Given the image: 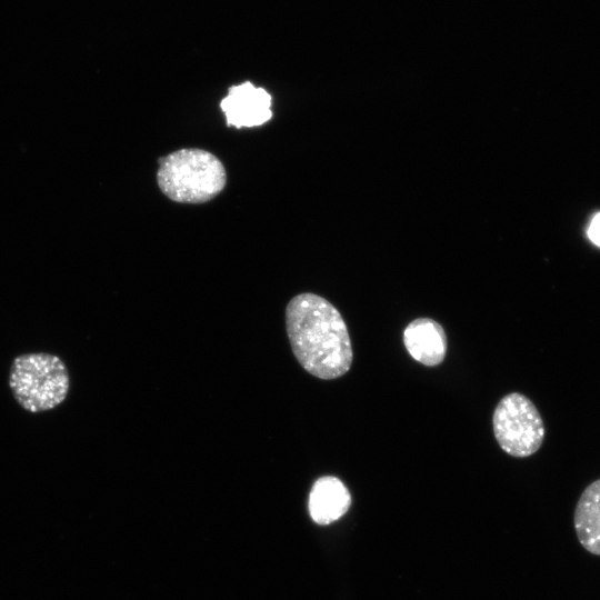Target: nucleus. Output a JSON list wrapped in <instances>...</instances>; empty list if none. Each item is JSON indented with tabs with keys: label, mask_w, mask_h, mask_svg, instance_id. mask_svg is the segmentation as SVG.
Returning <instances> with one entry per match:
<instances>
[{
	"label": "nucleus",
	"mask_w": 600,
	"mask_h": 600,
	"mask_svg": "<svg viewBox=\"0 0 600 600\" xmlns=\"http://www.w3.org/2000/svg\"><path fill=\"white\" fill-rule=\"evenodd\" d=\"M286 329L294 357L310 374L332 380L346 374L353 351L347 324L327 299L304 292L286 307Z\"/></svg>",
	"instance_id": "1"
},
{
	"label": "nucleus",
	"mask_w": 600,
	"mask_h": 600,
	"mask_svg": "<svg viewBox=\"0 0 600 600\" xmlns=\"http://www.w3.org/2000/svg\"><path fill=\"white\" fill-rule=\"evenodd\" d=\"M157 182L170 200L179 203H203L224 188L227 173L211 152L186 148L159 159Z\"/></svg>",
	"instance_id": "2"
},
{
	"label": "nucleus",
	"mask_w": 600,
	"mask_h": 600,
	"mask_svg": "<svg viewBox=\"0 0 600 600\" xmlns=\"http://www.w3.org/2000/svg\"><path fill=\"white\" fill-rule=\"evenodd\" d=\"M9 388L26 411L40 413L60 406L70 390L66 363L49 352H28L16 357L10 366Z\"/></svg>",
	"instance_id": "3"
},
{
	"label": "nucleus",
	"mask_w": 600,
	"mask_h": 600,
	"mask_svg": "<svg viewBox=\"0 0 600 600\" xmlns=\"http://www.w3.org/2000/svg\"><path fill=\"white\" fill-rule=\"evenodd\" d=\"M492 427L500 448L516 458L536 453L546 433L539 410L528 397L519 392L508 393L498 402Z\"/></svg>",
	"instance_id": "4"
},
{
	"label": "nucleus",
	"mask_w": 600,
	"mask_h": 600,
	"mask_svg": "<svg viewBox=\"0 0 600 600\" xmlns=\"http://www.w3.org/2000/svg\"><path fill=\"white\" fill-rule=\"evenodd\" d=\"M227 126L257 127L272 117L271 96L263 88H256L250 81L231 86L220 102Z\"/></svg>",
	"instance_id": "5"
},
{
	"label": "nucleus",
	"mask_w": 600,
	"mask_h": 600,
	"mask_svg": "<svg viewBox=\"0 0 600 600\" xmlns=\"http://www.w3.org/2000/svg\"><path fill=\"white\" fill-rule=\"evenodd\" d=\"M403 343L409 354L427 367L440 364L447 353V336L442 326L431 318H418L403 331Z\"/></svg>",
	"instance_id": "6"
},
{
	"label": "nucleus",
	"mask_w": 600,
	"mask_h": 600,
	"mask_svg": "<svg viewBox=\"0 0 600 600\" xmlns=\"http://www.w3.org/2000/svg\"><path fill=\"white\" fill-rule=\"evenodd\" d=\"M351 504V496L337 477L324 476L312 486L309 496V512L319 524H329L341 518Z\"/></svg>",
	"instance_id": "7"
},
{
	"label": "nucleus",
	"mask_w": 600,
	"mask_h": 600,
	"mask_svg": "<svg viewBox=\"0 0 600 600\" xmlns=\"http://www.w3.org/2000/svg\"><path fill=\"white\" fill-rule=\"evenodd\" d=\"M573 524L581 546L600 556V479L582 491L574 509Z\"/></svg>",
	"instance_id": "8"
},
{
	"label": "nucleus",
	"mask_w": 600,
	"mask_h": 600,
	"mask_svg": "<svg viewBox=\"0 0 600 600\" xmlns=\"http://www.w3.org/2000/svg\"><path fill=\"white\" fill-rule=\"evenodd\" d=\"M590 240L600 247V212L594 216L588 229Z\"/></svg>",
	"instance_id": "9"
}]
</instances>
